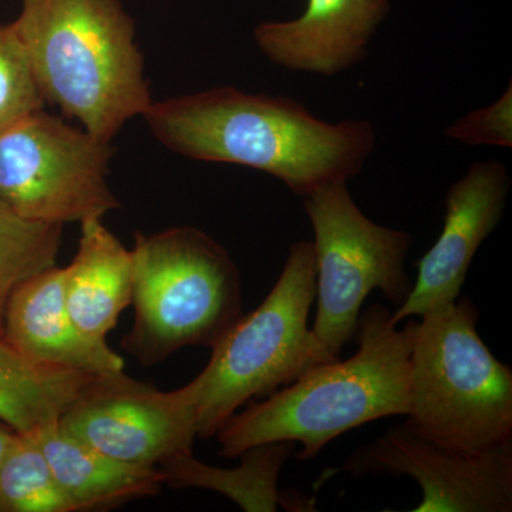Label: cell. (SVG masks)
<instances>
[{
	"label": "cell",
	"instance_id": "277c9868",
	"mask_svg": "<svg viewBox=\"0 0 512 512\" xmlns=\"http://www.w3.org/2000/svg\"><path fill=\"white\" fill-rule=\"evenodd\" d=\"M131 252L134 323L121 348L141 365L191 346L214 348L244 315L237 265L201 229L136 234Z\"/></svg>",
	"mask_w": 512,
	"mask_h": 512
},
{
	"label": "cell",
	"instance_id": "9a60e30c",
	"mask_svg": "<svg viewBox=\"0 0 512 512\" xmlns=\"http://www.w3.org/2000/svg\"><path fill=\"white\" fill-rule=\"evenodd\" d=\"M37 441L57 484L76 511L119 507L160 493L164 477L156 467L121 463L67 436L57 423L30 433Z\"/></svg>",
	"mask_w": 512,
	"mask_h": 512
},
{
	"label": "cell",
	"instance_id": "3957f363",
	"mask_svg": "<svg viewBox=\"0 0 512 512\" xmlns=\"http://www.w3.org/2000/svg\"><path fill=\"white\" fill-rule=\"evenodd\" d=\"M45 101L103 141L153 104L120 0H20L13 22Z\"/></svg>",
	"mask_w": 512,
	"mask_h": 512
},
{
	"label": "cell",
	"instance_id": "9c48e42d",
	"mask_svg": "<svg viewBox=\"0 0 512 512\" xmlns=\"http://www.w3.org/2000/svg\"><path fill=\"white\" fill-rule=\"evenodd\" d=\"M67 436L121 463L160 467L192 454L197 437L191 384L161 392L124 375L94 376L57 420Z\"/></svg>",
	"mask_w": 512,
	"mask_h": 512
},
{
	"label": "cell",
	"instance_id": "ac0fdd59",
	"mask_svg": "<svg viewBox=\"0 0 512 512\" xmlns=\"http://www.w3.org/2000/svg\"><path fill=\"white\" fill-rule=\"evenodd\" d=\"M62 237L63 225L28 220L0 202V338L13 291L57 265Z\"/></svg>",
	"mask_w": 512,
	"mask_h": 512
},
{
	"label": "cell",
	"instance_id": "52a82bcc",
	"mask_svg": "<svg viewBox=\"0 0 512 512\" xmlns=\"http://www.w3.org/2000/svg\"><path fill=\"white\" fill-rule=\"evenodd\" d=\"M316 259L313 333L333 360L355 339L360 309L373 291L400 306L413 289L407 275L409 232L383 227L357 207L348 183L323 185L303 198Z\"/></svg>",
	"mask_w": 512,
	"mask_h": 512
},
{
	"label": "cell",
	"instance_id": "5bb4252c",
	"mask_svg": "<svg viewBox=\"0 0 512 512\" xmlns=\"http://www.w3.org/2000/svg\"><path fill=\"white\" fill-rule=\"evenodd\" d=\"M80 225L79 249L64 268L67 311L84 336L107 343V335L133 301V252L101 218Z\"/></svg>",
	"mask_w": 512,
	"mask_h": 512
},
{
	"label": "cell",
	"instance_id": "e0dca14e",
	"mask_svg": "<svg viewBox=\"0 0 512 512\" xmlns=\"http://www.w3.org/2000/svg\"><path fill=\"white\" fill-rule=\"evenodd\" d=\"M96 375L36 365L0 338V420L16 433L57 423Z\"/></svg>",
	"mask_w": 512,
	"mask_h": 512
},
{
	"label": "cell",
	"instance_id": "7402d4cb",
	"mask_svg": "<svg viewBox=\"0 0 512 512\" xmlns=\"http://www.w3.org/2000/svg\"><path fill=\"white\" fill-rule=\"evenodd\" d=\"M16 431L9 427L5 421L0 420V463L5 457L6 451L9 450L10 444L15 440Z\"/></svg>",
	"mask_w": 512,
	"mask_h": 512
},
{
	"label": "cell",
	"instance_id": "8fae6325",
	"mask_svg": "<svg viewBox=\"0 0 512 512\" xmlns=\"http://www.w3.org/2000/svg\"><path fill=\"white\" fill-rule=\"evenodd\" d=\"M511 178L498 160L476 161L451 185L439 239L417 262L416 284L392 313L394 325L457 301L478 248L500 224Z\"/></svg>",
	"mask_w": 512,
	"mask_h": 512
},
{
	"label": "cell",
	"instance_id": "44dd1931",
	"mask_svg": "<svg viewBox=\"0 0 512 512\" xmlns=\"http://www.w3.org/2000/svg\"><path fill=\"white\" fill-rule=\"evenodd\" d=\"M444 134L464 146L512 148V84L490 106L454 121Z\"/></svg>",
	"mask_w": 512,
	"mask_h": 512
},
{
	"label": "cell",
	"instance_id": "6da1fadb",
	"mask_svg": "<svg viewBox=\"0 0 512 512\" xmlns=\"http://www.w3.org/2000/svg\"><path fill=\"white\" fill-rule=\"evenodd\" d=\"M143 117L173 153L262 171L302 198L353 180L377 141L370 120L329 123L291 97L227 86L153 101Z\"/></svg>",
	"mask_w": 512,
	"mask_h": 512
},
{
	"label": "cell",
	"instance_id": "7c38bea8",
	"mask_svg": "<svg viewBox=\"0 0 512 512\" xmlns=\"http://www.w3.org/2000/svg\"><path fill=\"white\" fill-rule=\"evenodd\" d=\"M390 10V0H308L299 18L259 23L254 42L276 66L336 76L366 59Z\"/></svg>",
	"mask_w": 512,
	"mask_h": 512
},
{
	"label": "cell",
	"instance_id": "ffe728a7",
	"mask_svg": "<svg viewBox=\"0 0 512 512\" xmlns=\"http://www.w3.org/2000/svg\"><path fill=\"white\" fill-rule=\"evenodd\" d=\"M45 103L13 22L0 25V133Z\"/></svg>",
	"mask_w": 512,
	"mask_h": 512
},
{
	"label": "cell",
	"instance_id": "30bf717a",
	"mask_svg": "<svg viewBox=\"0 0 512 512\" xmlns=\"http://www.w3.org/2000/svg\"><path fill=\"white\" fill-rule=\"evenodd\" d=\"M335 471L357 480L412 477L423 494L413 512L512 511V440L467 453L424 439L403 423L357 447Z\"/></svg>",
	"mask_w": 512,
	"mask_h": 512
},
{
	"label": "cell",
	"instance_id": "8992f818",
	"mask_svg": "<svg viewBox=\"0 0 512 512\" xmlns=\"http://www.w3.org/2000/svg\"><path fill=\"white\" fill-rule=\"evenodd\" d=\"M315 298L313 244L295 242L264 302L234 323L190 382L198 439L215 437L249 400L271 396L312 367L332 362L308 325Z\"/></svg>",
	"mask_w": 512,
	"mask_h": 512
},
{
	"label": "cell",
	"instance_id": "d6986e66",
	"mask_svg": "<svg viewBox=\"0 0 512 512\" xmlns=\"http://www.w3.org/2000/svg\"><path fill=\"white\" fill-rule=\"evenodd\" d=\"M0 512H74L30 434L16 433L0 463Z\"/></svg>",
	"mask_w": 512,
	"mask_h": 512
},
{
	"label": "cell",
	"instance_id": "7a4b0ae2",
	"mask_svg": "<svg viewBox=\"0 0 512 512\" xmlns=\"http://www.w3.org/2000/svg\"><path fill=\"white\" fill-rule=\"evenodd\" d=\"M416 325L399 330L386 306H370L357 322L355 355L320 363L264 402L235 413L215 434L220 456L235 458L258 444L291 441L302 446L298 460H313L346 431L406 416Z\"/></svg>",
	"mask_w": 512,
	"mask_h": 512
},
{
	"label": "cell",
	"instance_id": "5b68a950",
	"mask_svg": "<svg viewBox=\"0 0 512 512\" xmlns=\"http://www.w3.org/2000/svg\"><path fill=\"white\" fill-rule=\"evenodd\" d=\"M478 316L468 296L421 316L404 421L424 439L467 453L512 440V369L481 340Z\"/></svg>",
	"mask_w": 512,
	"mask_h": 512
},
{
	"label": "cell",
	"instance_id": "4fadbf2b",
	"mask_svg": "<svg viewBox=\"0 0 512 512\" xmlns=\"http://www.w3.org/2000/svg\"><path fill=\"white\" fill-rule=\"evenodd\" d=\"M3 338L36 365L106 376L124 362L109 343L94 342L74 325L64 296V268L53 266L26 279L6 306Z\"/></svg>",
	"mask_w": 512,
	"mask_h": 512
},
{
	"label": "cell",
	"instance_id": "2e32d148",
	"mask_svg": "<svg viewBox=\"0 0 512 512\" xmlns=\"http://www.w3.org/2000/svg\"><path fill=\"white\" fill-rule=\"evenodd\" d=\"M291 441H272L249 447L235 468L208 466L184 454L158 467L164 484L173 488H205L231 498L247 512L315 511L313 501L301 494L279 490V476L291 456Z\"/></svg>",
	"mask_w": 512,
	"mask_h": 512
},
{
	"label": "cell",
	"instance_id": "ba28073f",
	"mask_svg": "<svg viewBox=\"0 0 512 512\" xmlns=\"http://www.w3.org/2000/svg\"><path fill=\"white\" fill-rule=\"evenodd\" d=\"M109 141L36 111L0 133V202L49 224L101 218L119 210L111 191Z\"/></svg>",
	"mask_w": 512,
	"mask_h": 512
}]
</instances>
